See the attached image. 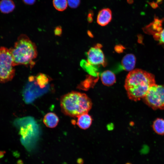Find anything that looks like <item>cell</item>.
I'll use <instances>...</instances> for the list:
<instances>
[{
	"label": "cell",
	"instance_id": "1",
	"mask_svg": "<svg viewBox=\"0 0 164 164\" xmlns=\"http://www.w3.org/2000/svg\"><path fill=\"white\" fill-rule=\"evenodd\" d=\"M155 84L154 75L142 70L136 69L128 74L124 87L129 98L137 101L143 98L149 88Z\"/></svg>",
	"mask_w": 164,
	"mask_h": 164
},
{
	"label": "cell",
	"instance_id": "2",
	"mask_svg": "<svg viewBox=\"0 0 164 164\" xmlns=\"http://www.w3.org/2000/svg\"><path fill=\"white\" fill-rule=\"evenodd\" d=\"M60 106L62 112L65 115L77 117L88 113L91 108L92 103L86 94L73 91L62 96Z\"/></svg>",
	"mask_w": 164,
	"mask_h": 164
},
{
	"label": "cell",
	"instance_id": "3",
	"mask_svg": "<svg viewBox=\"0 0 164 164\" xmlns=\"http://www.w3.org/2000/svg\"><path fill=\"white\" fill-rule=\"evenodd\" d=\"M14 66L24 65L32 66L37 56L36 46L26 35L19 36L13 47L9 49Z\"/></svg>",
	"mask_w": 164,
	"mask_h": 164
},
{
	"label": "cell",
	"instance_id": "4",
	"mask_svg": "<svg viewBox=\"0 0 164 164\" xmlns=\"http://www.w3.org/2000/svg\"><path fill=\"white\" fill-rule=\"evenodd\" d=\"M13 60L10 49L0 47V82L12 80L15 74Z\"/></svg>",
	"mask_w": 164,
	"mask_h": 164
},
{
	"label": "cell",
	"instance_id": "5",
	"mask_svg": "<svg viewBox=\"0 0 164 164\" xmlns=\"http://www.w3.org/2000/svg\"><path fill=\"white\" fill-rule=\"evenodd\" d=\"M143 99L145 103L154 110L164 109V86L154 84Z\"/></svg>",
	"mask_w": 164,
	"mask_h": 164
},
{
	"label": "cell",
	"instance_id": "6",
	"mask_svg": "<svg viewBox=\"0 0 164 164\" xmlns=\"http://www.w3.org/2000/svg\"><path fill=\"white\" fill-rule=\"evenodd\" d=\"M101 47V45L99 44L90 49L87 53L89 63L94 65H104L105 63L104 56Z\"/></svg>",
	"mask_w": 164,
	"mask_h": 164
},
{
	"label": "cell",
	"instance_id": "7",
	"mask_svg": "<svg viewBox=\"0 0 164 164\" xmlns=\"http://www.w3.org/2000/svg\"><path fill=\"white\" fill-rule=\"evenodd\" d=\"M112 18L111 10L108 8H104L99 11L97 16V22L100 25L105 26L111 21Z\"/></svg>",
	"mask_w": 164,
	"mask_h": 164
},
{
	"label": "cell",
	"instance_id": "8",
	"mask_svg": "<svg viewBox=\"0 0 164 164\" xmlns=\"http://www.w3.org/2000/svg\"><path fill=\"white\" fill-rule=\"evenodd\" d=\"M136 63V58L133 54H128L123 58L121 64L124 70L131 71L134 68Z\"/></svg>",
	"mask_w": 164,
	"mask_h": 164
},
{
	"label": "cell",
	"instance_id": "9",
	"mask_svg": "<svg viewBox=\"0 0 164 164\" xmlns=\"http://www.w3.org/2000/svg\"><path fill=\"white\" fill-rule=\"evenodd\" d=\"M77 124L81 129H86L91 126L92 119L88 113L82 114L77 117Z\"/></svg>",
	"mask_w": 164,
	"mask_h": 164
},
{
	"label": "cell",
	"instance_id": "10",
	"mask_svg": "<svg viewBox=\"0 0 164 164\" xmlns=\"http://www.w3.org/2000/svg\"><path fill=\"white\" fill-rule=\"evenodd\" d=\"M59 121V118L54 113L49 112L44 116L43 122L47 127L53 128L55 127Z\"/></svg>",
	"mask_w": 164,
	"mask_h": 164
},
{
	"label": "cell",
	"instance_id": "11",
	"mask_svg": "<svg viewBox=\"0 0 164 164\" xmlns=\"http://www.w3.org/2000/svg\"><path fill=\"white\" fill-rule=\"evenodd\" d=\"M101 80L103 84L106 86H111L116 82L115 74L111 71L107 70L101 74Z\"/></svg>",
	"mask_w": 164,
	"mask_h": 164
},
{
	"label": "cell",
	"instance_id": "12",
	"mask_svg": "<svg viewBox=\"0 0 164 164\" xmlns=\"http://www.w3.org/2000/svg\"><path fill=\"white\" fill-rule=\"evenodd\" d=\"M15 8V5L12 0H1L0 1V11L4 14L12 12Z\"/></svg>",
	"mask_w": 164,
	"mask_h": 164
},
{
	"label": "cell",
	"instance_id": "13",
	"mask_svg": "<svg viewBox=\"0 0 164 164\" xmlns=\"http://www.w3.org/2000/svg\"><path fill=\"white\" fill-rule=\"evenodd\" d=\"M152 127L153 130L157 134L160 135H164V119L157 118L153 121Z\"/></svg>",
	"mask_w": 164,
	"mask_h": 164
},
{
	"label": "cell",
	"instance_id": "14",
	"mask_svg": "<svg viewBox=\"0 0 164 164\" xmlns=\"http://www.w3.org/2000/svg\"><path fill=\"white\" fill-rule=\"evenodd\" d=\"M54 8L59 11H63L66 9L68 3L67 0H53Z\"/></svg>",
	"mask_w": 164,
	"mask_h": 164
},
{
	"label": "cell",
	"instance_id": "15",
	"mask_svg": "<svg viewBox=\"0 0 164 164\" xmlns=\"http://www.w3.org/2000/svg\"><path fill=\"white\" fill-rule=\"evenodd\" d=\"M153 37L160 43L164 44V29L154 33Z\"/></svg>",
	"mask_w": 164,
	"mask_h": 164
},
{
	"label": "cell",
	"instance_id": "16",
	"mask_svg": "<svg viewBox=\"0 0 164 164\" xmlns=\"http://www.w3.org/2000/svg\"><path fill=\"white\" fill-rule=\"evenodd\" d=\"M68 5L71 8L75 9L78 7L80 3V0H67Z\"/></svg>",
	"mask_w": 164,
	"mask_h": 164
},
{
	"label": "cell",
	"instance_id": "17",
	"mask_svg": "<svg viewBox=\"0 0 164 164\" xmlns=\"http://www.w3.org/2000/svg\"><path fill=\"white\" fill-rule=\"evenodd\" d=\"M54 34L56 35L60 36L62 33V29L61 27L58 26L56 27L54 30Z\"/></svg>",
	"mask_w": 164,
	"mask_h": 164
},
{
	"label": "cell",
	"instance_id": "18",
	"mask_svg": "<svg viewBox=\"0 0 164 164\" xmlns=\"http://www.w3.org/2000/svg\"><path fill=\"white\" fill-rule=\"evenodd\" d=\"M24 3L27 5H31L34 4L36 0H22Z\"/></svg>",
	"mask_w": 164,
	"mask_h": 164
},
{
	"label": "cell",
	"instance_id": "19",
	"mask_svg": "<svg viewBox=\"0 0 164 164\" xmlns=\"http://www.w3.org/2000/svg\"><path fill=\"white\" fill-rule=\"evenodd\" d=\"M93 13L91 11L89 12L87 16V20L89 22H91L93 20Z\"/></svg>",
	"mask_w": 164,
	"mask_h": 164
},
{
	"label": "cell",
	"instance_id": "20",
	"mask_svg": "<svg viewBox=\"0 0 164 164\" xmlns=\"http://www.w3.org/2000/svg\"><path fill=\"white\" fill-rule=\"evenodd\" d=\"M123 48L122 46H116L115 47V50L116 51H118V50H119V52H121L123 50Z\"/></svg>",
	"mask_w": 164,
	"mask_h": 164
},
{
	"label": "cell",
	"instance_id": "21",
	"mask_svg": "<svg viewBox=\"0 0 164 164\" xmlns=\"http://www.w3.org/2000/svg\"><path fill=\"white\" fill-rule=\"evenodd\" d=\"M77 162L78 164H83L84 161L82 159L79 158L77 159Z\"/></svg>",
	"mask_w": 164,
	"mask_h": 164
},
{
	"label": "cell",
	"instance_id": "22",
	"mask_svg": "<svg viewBox=\"0 0 164 164\" xmlns=\"http://www.w3.org/2000/svg\"><path fill=\"white\" fill-rule=\"evenodd\" d=\"M126 164H131L130 163H126Z\"/></svg>",
	"mask_w": 164,
	"mask_h": 164
}]
</instances>
